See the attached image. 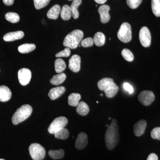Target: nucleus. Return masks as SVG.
<instances>
[{
	"label": "nucleus",
	"instance_id": "10",
	"mask_svg": "<svg viewBox=\"0 0 160 160\" xmlns=\"http://www.w3.org/2000/svg\"><path fill=\"white\" fill-rule=\"evenodd\" d=\"M32 77L31 72L27 68H22L18 72V78L19 82L22 86L28 85L30 82Z\"/></svg>",
	"mask_w": 160,
	"mask_h": 160
},
{
	"label": "nucleus",
	"instance_id": "32",
	"mask_svg": "<svg viewBox=\"0 0 160 160\" xmlns=\"http://www.w3.org/2000/svg\"><path fill=\"white\" fill-rule=\"evenodd\" d=\"M51 0H33L35 8L40 9L44 8L49 4Z\"/></svg>",
	"mask_w": 160,
	"mask_h": 160
},
{
	"label": "nucleus",
	"instance_id": "13",
	"mask_svg": "<svg viewBox=\"0 0 160 160\" xmlns=\"http://www.w3.org/2000/svg\"><path fill=\"white\" fill-rule=\"evenodd\" d=\"M88 144V137L85 132H80L75 141V147L78 149L85 148Z\"/></svg>",
	"mask_w": 160,
	"mask_h": 160
},
{
	"label": "nucleus",
	"instance_id": "42",
	"mask_svg": "<svg viewBox=\"0 0 160 160\" xmlns=\"http://www.w3.org/2000/svg\"><path fill=\"white\" fill-rule=\"evenodd\" d=\"M69 1H72V0H69Z\"/></svg>",
	"mask_w": 160,
	"mask_h": 160
},
{
	"label": "nucleus",
	"instance_id": "23",
	"mask_svg": "<svg viewBox=\"0 0 160 160\" xmlns=\"http://www.w3.org/2000/svg\"><path fill=\"white\" fill-rule=\"evenodd\" d=\"M81 98V95L78 93H72L68 97V103L69 106L76 107L79 103Z\"/></svg>",
	"mask_w": 160,
	"mask_h": 160
},
{
	"label": "nucleus",
	"instance_id": "21",
	"mask_svg": "<svg viewBox=\"0 0 160 160\" xmlns=\"http://www.w3.org/2000/svg\"><path fill=\"white\" fill-rule=\"evenodd\" d=\"M93 40L94 43L97 46H102L106 42V37L102 32H99L95 34Z\"/></svg>",
	"mask_w": 160,
	"mask_h": 160
},
{
	"label": "nucleus",
	"instance_id": "29",
	"mask_svg": "<svg viewBox=\"0 0 160 160\" xmlns=\"http://www.w3.org/2000/svg\"><path fill=\"white\" fill-rule=\"evenodd\" d=\"M152 9L153 14L157 17H160V0H152Z\"/></svg>",
	"mask_w": 160,
	"mask_h": 160
},
{
	"label": "nucleus",
	"instance_id": "16",
	"mask_svg": "<svg viewBox=\"0 0 160 160\" xmlns=\"http://www.w3.org/2000/svg\"><path fill=\"white\" fill-rule=\"evenodd\" d=\"M66 91V88L64 86H59L52 88L49 92V97L51 100H54L58 99L64 94Z\"/></svg>",
	"mask_w": 160,
	"mask_h": 160
},
{
	"label": "nucleus",
	"instance_id": "6",
	"mask_svg": "<svg viewBox=\"0 0 160 160\" xmlns=\"http://www.w3.org/2000/svg\"><path fill=\"white\" fill-rule=\"evenodd\" d=\"M29 154L33 160H42L46 155V150L42 145L32 143L29 147Z\"/></svg>",
	"mask_w": 160,
	"mask_h": 160
},
{
	"label": "nucleus",
	"instance_id": "35",
	"mask_svg": "<svg viewBox=\"0 0 160 160\" xmlns=\"http://www.w3.org/2000/svg\"><path fill=\"white\" fill-rule=\"evenodd\" d=\"M71 54V51L69 48H65L62 51L58 52L56 54V57H68Z\"/></svg>",
	"mask_w": 160,
	"mask_h": 160
},
{
	"label": "nucleus",
	"instance_id": "34",
	"mask_svg": "<svg viewBox=\"0 0 160 160\" xmlns=\"http://www.w3.org/2000/svg\"><path fill=\"white\" fill-rule=\"evenodd\" d=\"M94 44L93 39L91 38H87L82 40L81 42V45L83 47H91Z\"/></svg>",
	"mask_w": 160,
	"mask_h": 160
},
{
	"label": "nucleus",
	"instance_id": "9",
	"mask_svg": "<svg viewBox=\"0 0 160 160\" xmlns=\"http://www.w3.org/2000/svg\"><path fill=\"white\" fill-rule=\"evenodd\" d=\"M138 99L144 106H149L154 101V94L152 92L145 90L140 93L138 96Z\"/></svg>",
	"mask_w": 160,
	"mask_h": 160
},
{
	"label": "nucleus",
	"instance_id": "14",
	"mask_svg": "<svg viewBox=\"0 0 160 160\" xmlns=\"http://www.w3.org/2000/svg\"><path fill=\"white\" fill-rule=\"evenodd\" d=\"M147 123L146 120H141L135 124L133 126V132L135 135L137 137L141 136L144 134L146 130Z\"/></svg>",
	"mask_w": 160,
	"mask_h": 160
},
{
	"label": "nucleus",
	"instance_id": "4",
	"mask_svg": "<svg viewBox=\"0 0 160 160\" xmlns=\"http://www.w3.org/2000/svg\"><path fill=\"white\" fill-rule=\"evenodd\" d=\"M32 109L29 105H24L18 108L12 116V121L13 124L18 125L27 119L32 113Z\"/></svg>",
	"mask_w": 160,
	"mask_h": 160
},
{
	"label": "nucleus",
	"instance_id": "8",
	"mask_svg": "<svg viewBox=\"0 0 160 160\" xmlns=\"http://www.w3.org/2000/svg\"><path fill=\"white\" fill-rule=\"evenodd\" d=\"M139 40L142 46L148 47L151 45V35L149 29L147 27H142L139 32Z\"/></svg>",
	"mask_w": 160,
	"mask_h": 160
},
{
	"label": "nucleus",
	"instance_id": "22",
	"mask_svg": "<svg viewBox=\"0 0 160 160\" xmlns=\"http://www.w3.org/2000/svg\"><path fill=\"white\" fill-rule=\"evenodd\" d=\"M82 0H73L71 4V9L72 12V16L75 19L78 18L79 16L78 8L82 3Z\"/></svg>",
	"mask_w": 160,
	"mask_h": 160
},
{
	"label": "nucleus",
	"instance_id": "11",
	"mask_svg": "<svg viewBox=\"0 0 160 160\" xmlns=\"http://www.w3.org/2000/svg\"><path fill=\"white\" fill-rule=\"evenodd\" d=\"M110 7L108 5H104L99 7L98 11L100 15V20L102 23L105 24L108 22L110 19L109 13Z\"/></svg>",
	"mask_w": 160,
	"mask_h": 160
},
{
	"label": "nucleus",
	"instance_id": "18",
	"mask_svg": "<svg viewBox=\"0 0 160 160\" xmlns=\"http://www.w3.org/2000/svg\"><path fill=\"white\" fill-rule=\"evenodd\" d=\"M61 7L58 5H54L47 12V17L51 19H57L61 12Z\"/></svg>",
	"mask_w": 160,
	"mask_h": 160
},
{
	"label": "nucleus",
	"instance_id": "20",
	"mask_svg": "<svg viewBox=\"0 0 160 160\" xmlns=\"http://www.w3.org/2000/svg\"><path fill=\"white\" fill-rule=\"evenodd\" d=\"M76 111L80 115L86 116L89 113V106L85 102H80L77 106Z\"/></svg>",
	"mask_w": 160,
	"mask_h": 160
},
{
	"label": "nucleus",
	"instance_id": "15",
	"mask_svg": "<svg viewBox=\"0 0 160 160\" xmlns=\"http://www.w3.org/2000/svg\"><path fill=\"white\" fill-rule=\"evenodd\" d=\"M24 36V33L23 31L13 32L5 34L3 37V39L6 42H12L15 40L21 39Z\"/></svg>",
	"mask_w": 160,
	"mask_h": 160
},
{
	"label": "nucleus",
	"instance_id": "7",
	"mask_svg": "<svg viewBox=\"0 0 160 160\" xmlns=\"http://www.w3.org/2000/svg\"><path fill=\"white\" fill-rule=\"evenodd\" d=\"M68 122V119L65 117L57 118L49 125L48 132L50 134H54L58 130L64 128Z\"/></svg>",
	"mask_w": 160,
	"mask_h": 160
},
{
	"label": "nucleus",
	"instance_id": "36",
	"mask_svg": "<svg viewBox=\"0 0 160 160\" xmlns=\"http://www.w3.org/2000/svg\"><path fill=\"white\" fill-rule=\"evenodd\" d=\"M151 136L154 139L160 140V127H156L152 130Z\"/></svg>",
	"mask_w": 160,
	"mask_h": 160
},
{
	"label": "nucleus",
	"instance_id": "33",
	"mask_svg": "<svg viewBox=\"0 0 160 160\" xmlns=\"http://www.w3.org/2000/svg\"><path fill=\"white\" fill-rule=\"evenodd\" d=\"M142 1L143 0H126V2L129 7L132 9H135L140 6Z\"/></svg>",
	"mask_w": 160,
	"mask_h": 160
},
{
	"label": "nucleus",
	"instance_id": "25",
	"mask_svg": "<svg viewBox=\"0 0 160 160\" xmlns=\"http://www.w3.org/2000/svg\"><path fill=\"white\" fill-rule=\"evenodd\" d=\"M36 46L34 44H25L19 46L18 50L22 53H27L34 50Z\"/></svg>",
	"mask_w": 160,
	"mask_h": 160
},
{
	"label": "nucleus",
	"instance_id": "2",
	"mask_svg": "<svg viewBox=\"0 0 160 160\" xmlns=\"http://www.w3.org/2000/svg\"><path fill=\"white\" fill-rule=\"evenodd\" d=\"M98 86L100 90L105 92L106 97L108 98H113L119 90L118 86L110 78H104L100 80L98 82Z\"/></svg>",
	"mask_w": 160,
	"mask_h": 160
},
{
	"label": "nucleus",
	"instance_id": "12",
	"mask_svg": "<svg viewBox=\"0 0 160 160\" xmlns=\"http://www.w3.org/2000/svg\"><path fill=\"white\" fill-rule=\"evenodd\" d=\"M81 58L78 55L72 56L69 60V69L73 72H77L81 68Z\"/></svg>",
	"mask_w": 160,
	"mask_h": 160
},
{
	"label": "nucleus",
	"instance_id": "38",
	"mask_svg": "<svg viewBox=\"0 0 160 160\" xmlns=\"http://www.w3.org/2000/svg\"><path fill=\"white\" fill-rule=\"evenodd\" d=\"M158 156L156 154H155L154 153H151L149 154L148 158H147V160H158Z\"/></svg>",
	"mask_w": 160,
	"mask_h": 160
},
{
	"label": "nucleus",
	"instance_id": "39",
	"mask_svg": "<svg viewBox=\"0 0 160 160\" xmlns=\"http://www.w3.org/2000/svg\"><path fill=\"white\" fill-rule=\"evenodd\" d=\"M3 2L6 6H10L14 3V0H3Z\"/></svg>",
	"mask_w": 160,
	"mask_h": 160
},
{
	"label": "nucleus",
	"instance_id": "37",
	"mask_svg": "<svg viewBox=\"0 0 160 160\" xmlns=\"http://www.w3.org/2000/svg\"><path fill=\"white\" fill-rule=\"evenodd\" d=\"M124 89L129 92V94H131L133 92V89L132 86H131L129 83L126 82L123 85Z\"/></svg>",
	"mask_w": 160,
	"mask_h": 160
},
{
	"label": "nucleus",
	"instance_id": "24",
	"mask_svg": "<svg viewBox=\"0 0 160 160\" xmlns=\"http://www.w3.org/2000/svg\"><path fill=\"white\" fill-rule=\"evenodd\" d=\"M66 75L64 73H60L59 74L54 75L50 80V83L53 85L58 86L66 80Z\"/></svg>",
	"mask_w": 160,
	"mask_h": 160
},
{
	"label": "nucleus",
	"instance_id": "41",
	"mask_svg": "<svg viewBox=\"0 0 160 160\" xmlns=\"http://www.w3.org/2000/svg\"><path fill=\"white\" fill-rule=\"evenodd\" d=\"M0 160H5L3 159H0Z\"/></svg>",
	"mask_w": 160,
	"mask_h": 160
},
{
	"label": "nucleus",
	"instance_id": "19",
	"mask_svg": "<svg viewBox=\"0 0 160 160\" xmlns=\"http://www.w3.org/2000/svg\"><path fill=\"white\" fill-rule=\"evenodd\" d=\"M60 13L61 18L64 21H67L70 19L71 16L72 15L71 7L68 5H64L62 7Z\"/></svg>",
	"mask_w": 160,
	"mask_h": 160
},
{
	"label": "nucleus",
	"instance_id": "26",
	"mask_svg": "<svg viewBox=\"0 0 160 160\" xmlns=\"http://www.w3.org/2000/svg\"><path fill=\"white\" fill-rule=\"evenodd\" d=\"M66 68V64L64 60L58 58L55 62V69L57 73H62Z\"/></svg>",
	"mask_w": 160,
	"mask_h": 160
},
{
	"label": "nucleus",
	"instance_id": "17",
	"mask_svg": "<svg viewBox=\"0 0 160 160\" xmlns=\"http://www.w3.org/2000/svg\"><path fill=\"white\" fill-rule=\"evenodd\" d=\"M12 92L11 90L6 86H0V101L6 102L11 99Z\"/></svg>",
	"mask_w": 160,
	"mask_h": 160
},
{
	"label": "nucleus",
	"instance_id": "30",
	"mask_svg": "<svg viewBox=\"0 0 160 160\" xmlns=\"http://www.w3.org/2000/svg\"><path fill=\"white\" fill-rule=\"evenodd\" d=\"M5 18L8 22L12 23H17L20 20L19 15L13 12H9L6 13Z\"/></svg>",
	"mask_w": 160,
	"mask_h": 160
},
{
	"label": "nucleus",
	"instance_id": "28",
	"mask_svg": "<svg viewBox=\"0 0 160 160\" xmlns=\"http://www.w3.org/2000/svg\"><path fill=\"white\" fill-rule=\"evenodd\" d=\"M55 137L59 139L66 140L69 136V132L65 128H62L54 133Z\"/></svg>",
	"mask_w": 160,
	"mask_h": 160
},
{
	"label": "nucleus",
	"instance_id": "1",
	"mask_svg": "<svg viewBox=\"0 0 160 160\" xmlns=\"http://www.w3.org/2000/svg\"><path fill=\"white\" fill-rule=\"evenodd\" d=\"M120 140L119 133V127L117 121L113 119L110 125L107 128L105 134V142L106 147L109 150H112L115 148Z\"/></svg>",
	"mask_w": 160,
	"mask_h": 160
},
{
	"label": "nucleus",
	"instance_id": "27",
	"mask_svg": "<svg viewBox=\"0 0 160 160\" xmlns=\"http://www.w3.org/2000/svg\"><path fill=\"white\" fill-rule=\"evenodd\" d=\"M49 155L53 159H60L64 157L65 152L62 149L57 150H50L49 152Z\"/></svg>",
	"mask_w": 160,
	"mask_h": 160
},
{
	"label": "nucleus",
	"instance_id": "40",
	"mask_svg": "<svg viewBox=\"0 0 160 160\" xmlns=\"http://www.w3.org/2000/svg\"><path fill=\"white\" fill-rule=\"evenodd\" d=\"M96 2L99 4H103L106 2L107 0H94Z\"/></svg>",
	"mask_w": 160,
	"mask_h": 160
},
{
	"label": "nucleus",
	"instance_id": "31",
	"mask_svg": "<svg viewBox=\"0 0 160 160\" xmlns=\"http://www.w3.org/2000/svg\"><path fill=\"white\" fill-rule=\"evenodd\" d=\"M122 55L123 58L128 62H132L134 59L133 53L129 49H123L122 52Z\"/></svg>",
	"mask_w": 160,
	"mask_h": 160
},
{
	"label": "nucleus",
	"instance_id": "3",
	"mask_svg": "<svg viewBox=\"0 0 160 160\" xmlns=\"http://www.w3.org/2000/svg\"><path fill=\"white\" fill-rule=\"evenodd\" d=\"M83 36L84 34L82 30H73L65 37L63 41V45L69 49H76L79 45Z\"/></svg>",
	"mask_w": 160,
	"mask_h": 160
},
{
	"label": "nucleus",
	"instance_id": "5",
	"mask_svg": "<svg viewBox=\"0 0 160 160\" xmlns=\"http://www.w3.org/2000/svg\"><path fill=\"white\" fill-rule=\"evenodd\" d=\"M118 38L124 43H128L132 39V29L129 23H123L118 31Z\"/></svg>",
	"mask_w": 160,
	"mask_h": 160
}]
</instances>
